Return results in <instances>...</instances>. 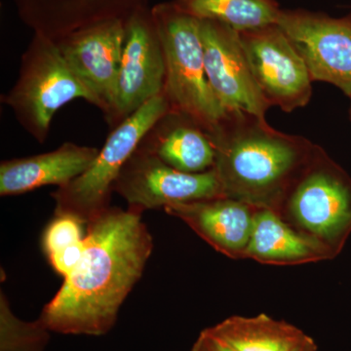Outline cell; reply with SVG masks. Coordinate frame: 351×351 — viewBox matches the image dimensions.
I'll list each match as a JSON object with an SVG mask.
<instances>
[{"label": "cell", "mask_w": 351, "mask_h": 351, "mask_svg": "<svg viewBox=\"0 0 351 351\" xmlns=\"http://www.w3.org/2000/svg\"><path fill=\"white\" fill-rule=\"evenodd\" d=\"M142 214L110 206L88 223L82 262L39 317L51 332L99 337L114 327L154 250Z\"/></svg>", "instance_id": "6da1fadb"}, {"label": "cell", "mask_w": 351, "mask_h": 351, "mask_svg": "<svg viewBox=\"0 0 351 351\" xmlns=\"http://www.w3.org/2000/svg\"><path fill=\"white\" fill-rule=\"evenodd\" d=\"M208 132L226 197L277 214L315 147L308 138L277 131L243 112H226Z\"/></svg>", "instance_id": "7a4b0ae2"}, {"label": "cell", "mask_w": 351, "mask_h": 351, "mask_svg": "<svg viewBox=\"0 0 351 351\" xmlns=\"http://www.w3.org/2000/svg\"><path fill=\"white\" fill-rule=\"evenodd\" d=\"M76 99L100 108L98 99L71 68L57 41L32 34L21 56L17 80L2 95L1 103L27 134L43 144L58 110Z\"/></svg>", "instance_id": "3957f363"}, {"label": "cell", "mask_w": 351, "mask_h": 351, "mask_svg": "<svg viewBox=\"0 0 351 351\" xmlns=\"http://www.w3.org/2000/svg\"><path fill=\"white\" fill-rule=\"evenodd\" d=\"M165 57L164 94L170 110L184 113L212 130L226 115L208 80L200 21L174 1L151 7Z\"/></svg>", "instance_id": "277c9868"}, {"label": "cell", "mask_w": 351, "mask_h": 351, "mask_svg": "<svg viewBox=\"0 0 351 351\" xmlns=\"http://www.w3.org/2000/svg\"><path fill=\"white\" fill-rule=\"evenodd\" d=\"M278 215L336 258L351 234L350 176L315 145Z\"/></svg>", "instance_id": "5b68a950"}, {"label": "cell", "mask_w": 351, "mask_h": 351, "mask_svg": "<svg viewBox=\"0 0 351 351\" xmlns=\"http://www.w3.org/2000/svg\"><path fill=\"white\" fill-rule=\"evenodd\" d=\"M169 110L163 92L114 127L86 172L51 193L56 202L55 215L75 217L88 225L108 210L113 184L124 164L157 120Z\"/></svg>", "instance_id": "8992f818"}, {"label": "cell", "mask_w": 351, "mask_h": 351, "mask_svg": "<svg viewBox=\"0 0 351 351\" xmlns=\"http://www.w3.org/2000/svg\"><path fill=\"white\" fill-rule=\"evenodd\" d=\"M240 40L261 92L270 107L294 112L313 96L306 62L278 24L239 32Z\"/></svg>", "instance_id": "52a82bcc"}, {"label": "cell", "mask_w": 351, "mask_h": 351, "mask_svg": "<svg viewBox=\"0 0 351 351\" xmlns=\"http://www.w3.org/2000/svg\"><path fill=\"white\" fill-rule=\"evenodd\" d=\"M112 191L141 213L178 203L226 197L214 169L198 174L181 172L140 145L120 171Z\"/></svg>", "instance_id": "ba28073f"}, {"label": "cell", "mask_w": 351, "mask_h": 351, "mask_svg": "<svg viewBox=\"0 0 351 351\" xmlns=\"http://www.w3.org/2000/svg\"><path fill=\"white\" fill-rule=\"evenodd\" d=\"M165 80L162 43L151 7L140 9L126 20L117 99L106 120L110 128L162 94Z\"/></svg>", "instance_id": "9c48e42d"}, {"label": "cell", "mask_w": 351, "mask_h": 351, "mask_svg": "<svg viewBox=\"0 0 351 351\" xmlns=\"http://www.w3.org/2000/svg\"><path fill=\"white\" fill-rule=\"evenodd\" d=\"M277 24L306 62L313 82L330 83L351 99V13L332 18L282 9Z\"/></svg>", "instance_id": "30bf717a"}, {"label": "cell", "mask_w": 351, "mask_h": 351, "mask_svg": "<svg viewBox=\"0 0 351 351\" xmlns=\"http://www.w3.org/2000/svg\"><path fill=\"white\" fill-rule=\"evenodd\" d=\"M199 21L208 80L221 107L265 119L270 105L252 73L239 32L215 21Z\"/></svg>", "instance_id": "8fae6325"}, {"label": "cell", "mask_w": 351, "mask_h": 351, "mask_svg": "<svg viewBox=\"0 0 351 351\" xmlns=\"http://www.w3.org/2000/svg\"><path fill=\"white\" fill-rule=\"evenodd\" d=\"M126 21L88 25L56 40L71 68L100 103L106 120L117 99Z\"/></svg>", "instance_id": "7c38bea8"}, {"label": "cell", "mask_w": 351, "mask_h": 351, "mask_svg": "<svg viewBox=\"0 0 351 351\" xmlns=\"http://www.w3.org/2000/svg\"><path fill=\"white\" fill-rule=\"evenodd\" d=\"M32 34L59 40L71 32L110 20L126 21L149 0H13Z\"/></svg>", "instance_id": "4fadbf2b"}, {"label": "cell", "mask_w": 351, "mask_h": 351, "mask_svg": "<svg viewBox=\"0 0 351 351\" xmlns=\"http://www.w3.org/2000/svg\"><path fill=\"white\" fill-rule=\"evenodd\" d=\"M208 244L232 258H246L257 207L228 197L178 203L163 208Z\"/></svg>", "instance_id": "5bb4252c"}, {"label": "cell", "mask_w": 351, "mask_h": 351, "mask_svg": "<svg viewBox=\"0 0 351 351\" xmlns=\"http://www.w3.org/2000/svg\"><path fill=\"white\" fill-rule=\"evenodd\" d=\"M100 149L66 142L55 151L0 163V195H23L41 186H63L86 172Z\"/></svg>", "instance_id": "9a60e30c"}, {"label": "cell", "mask_w": 351, "mask_h": 351, "mask_svg": "<svg viewBox=\"0 0 351 351\" xmlns=\"http://www.w3.org/2000/svg\"><path fill=\"white\" fill-rule=\"evenodd\" d=\"M138 145L181 172L198 174L214 167L215 149L209 132L184 113L166 112Z\"/></svg>", "instance_id": "2e32d148"}, {"label": "cell", "mask_w": 351, "mask_h": 351, "mask_svg": "<svg viewBox=\"0 0 351 351\" xmlns=\"http://www.w3.org/2000/svg\"><path fill=\"white\" fill-rule=\"evenodd\" d=\"M246 258L276 265L332 260L324 247L297 232L276 212L267 208L256 210Z\"/></svg>", "instance_id": "e0dca14e"}, {"label": "cell", "mask_w": 351, "mask_h": 351, "mask_svg": "<svg viewBox=\"0 0 351 351\" xmlns=\"http://www.w3.org/2000/svg\"><path fill=\"white\" fill-rule=\"evenodd\" d=\"M207 329L233 351H293L306 337L294 325L263 313L232 316Z\"/></svg>", "instance_id": "ac0fdd59"}, {"label": "cell", "mask_w": 351, "mask_h": 351, "mask_svg": "<svg viewBox=\"0 0 351 351\" xmlns=\"http://www.w3.org/2000/svg\"><path fill=\"white\" fill-rule=\"evenodd\" d=\"M198 20L215 21L242 32L277 24L281 10L276 0H173Z\"/></svg>", "instance_id": "d6986e66"}, {"label": "cell", "mask_w": 351, "mask_h": 351, "mask_svg": "<svg viewBox=\"0 0 351 351\" xmlns=\"http://www.w3.org/2000/svg\"><path fill=\"white\" fill-rule=\"evenodd\" d=\"M50 332L40 318L34 322L18 319L1 292L0 351H43L49 341Z\"/></svg>", "instance_id": "ffe728a7"}, {"label": "cell", "mask_w": 351, "mask_h": 351, "mask_svg": "<svg viewBox=\"0 0 351 351\" xmlns=\"http://www.w3.org/2000/svg\"><path fill=\"white\" fill-rule=\"evenodd\" d=\"M83 225L84 223L75 217L55 215V219L43 233V246L46 255L49 256L84 239L86 233L83 232Z\"/></svg>", "instance_id": "44dd1931"}, {"label": "cell", "mask_w": 351, "mask_h": 351, "mask_svg": "<svg viewBox=\"0 0 351 351\" xmlns=\"http://www.w3.org/2000/svg\"><path fill=\"white\" fill-rule=\"evenodd\" d=\"M85 250H86V242L84 239L77 243L51 254L48 258L53 269L56 270L58 274L66 277L82 262Z\"/></svg>", "instance_id": "7402d4cb"}, {"label": "cell", "mask_w": 351, "mask_h": 351, "mask_svg": "<svg viewBox=\"0 0 351 351\" xmlns=\"http://www.w3.org/2000/svg\"><path fill=\"white\" fill-rule=\"evenodd\" d=\"M191 351H233L221 339L215 337L209 330L204 329L200 332Z\"/></svg>", "instance_id": "603a6c76"}, {"label": "cell", "mask_w": 351, "mask_h": 351, "mask_svg": "<svg viewBox=\"0 0 351 351\" xmlns=\"http://www.w3.org/2000/svg\"><path fill=\"white\" fill-rule=\"evenodd\" d=\"M293 351H318V346L311 337L307 336Z\"/></svg>", "instance_id": "cb8c5ba5"}, {"label": "cell", "mask_w": 351, "mask_h": 351, "mask_svg": "<svg viewBox=\"0 0 351 351\" xmlns=\"http://www.w3.org/2000/svg\"><path fill=\"white\" fill-rule=\"evenodd\" d=\"M351 101V99H350ZM350 119L351 120V101H350Z\"/></svg>", "instance_id": "d4e9b609"}]
</instances>
